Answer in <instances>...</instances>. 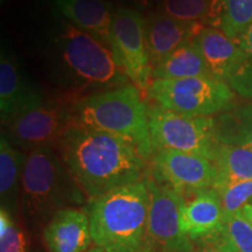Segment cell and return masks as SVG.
<instances>
[{
	"mask_svg": "<svg viewBox=\"0 0 252 252\" xmlns=\"http://www.w3.org/2000/svg\"><path fill=\"white\" fill-rule=\"evenodd\" d=\"M150 198L145 178L90 200L86 210L94 245L105 252H143Z\"/></svg>",
	"mask_w": 252,
	"mask_h": 252,
	"instance_id": "3",
	"label": "cell"
},
{
	"mask_svg": "<svg viewBox=\"0 0 252 252\" xmlns=\"http://www.w3.org/2000/svg\"><path fill=\"white\" fill-rule=\"evenodd\" d=\"M250 146H251V147H252V140H251V144H250Z\"/></svg>",
	"mask_w": 252,
	"mask_h": 252,
	"instance_id": "32",
	"label": "cell"
},
{
	"mask_svg": "<svg viewBox=\"0 0 252 252\" xmlns=\"http://www.w3.org/2000/svg\"><path fill=\"white\" fill-rule=\"evenodd\" d=\"M213 0H157L158 11L169 17L191 23L207 21Z\"/></svg>",
	"mask_w": 252,
	"mask_h": 252,
	"instance_id": "25",
	"label": "cell"
},
{
	"mask_svg": "<svg viewBox=\"0 0 252 252\" xmlns=\"http://www.w3.org/2000/svg\"><path fill=\"white\" fill-rule=\"evenodd\" d=\"M212 161L217 169V178L230 181L252 180V147L250 145L217 143Z\"/></svg>",
	"mask_w": 252,
	"mask_h": 252,
	"instance_id": "21",
	"label": "cell"
},
{
	"mask_svg": "<svg viewBox=\"0 0 252 252\" xmlns=\"http://www.w3.org/2000/svg\"><path fill=\"white\" fill-rule=\"evenodd\" d=\"M2 1H4V0H2Z\"/></svg>",
	"mask_w": 252,
	"mask_h": 252,
	"instance_id": "33",
	"label": "cell"
},
{
	"mask_svg": "<svg viewBox=\"0 0 252 252\" xmlns=\"http://www.w3.org/2000/svg\"><path fill=\"white\" fill-rule=\"evenodd\" d=\"M88 201L145 179L146 160L130 141L74 124L58 149Z\"/></svg>",
	"mask_w": 252,
	"mask_h": 252,
	"instance_id": "1",
	"label": "cell"
},
{
	"mask_svg": "<svg viewBox=\"0 0 252 252\" xmlns=\"http://www.w3.org/2000/svg\"><path fill=\"white\" fill-rule=\"evenodd\" d=\"M217 143L247 146L252 140V103L231 108L214 118Z\"/></svg>",
	"mask_w": 252,
	"mask_h": 252,
	"instance_id": "22",
	"label": "cell"
},
{
	"mask_svg": "<svg viewBox=\"0 0 252 252\" xmlns=\"http://www.w3.org/2000/svg\"><path fill=\"white\" fill-rule=\"evenodd\" d=\"M84 252H105L103 250V249H100V248H98V247H94V248H90V249H88L87 251H84Z\"/></svg>",
	"mask_w": 252,
	"mask_h": 252,
	"instance_id": "31",
	"label": "cell"
},
{
	"mask_svg": "<svg viewBox=\"0 0 252 252\" xmlns=\"http://www.w3.org/2000/svg\"><path fill=\"white\" fill-rule=\"evenodd\" d=\"M149 110L143 91L132 83L89 94L71 104L75 124L130 141L146 161L153 153Z\"/></svg>",
	"mask_w": 252,
	"mask_h": 252,
	"instance_id": "5",
	"label": "cell"
},
{
	"mask_svg": "<svg viewBox=\"0 0 252 252\" xmlns=\"http://www.w3.org/2000/svg\"><path fill=\"white\" fill-rule=\"evenodd\" d=\"M207 23L237 42L252 26V0H213Z\"/></svg>",
	"mask_w": 252,
	"mask_h": 252,
	"instance_id": "20",
	"label": "cell"
},
{
	"mask_svg": "<svg viewBox=\"0 0 252 252\" xmlns=\"http://www.w3.org/2000/svg\"><path fill=\"white\" fill-rule=\"evenodd\" d=\"M147 97L163 109L188 117H213L236 105L235 91L213 76L154 80Z\"/></svg>",
	"mask_w": 252,
	"mask_h": 252,
	"instance_id": "6",
	"label": "cell"
},
{
	"mask_svg": "<svg viewBox=\"0 0 252 252\" xmlns=\"http://www.w3.org/2000/svg\"><path fill=\"white\" fill-rule=\"evenodd\" d=\"M204 26L172 18L162 12H151L145 20V37L152 69L181 46L193 41Z\"/></svg>",
	"mask_w": 252,
	"mask_h": 252,
	"instance_id": "13",
	"label": "cell"
},
{
	"mask_svg": "<svg viewBox=\"0 0 252 252\" xmlns=\"http://www.w3.org/2000/svg\"><path fill=\"white\" fill-rule=\"evenodd\" d=\"M86 198L58 151L39 149L26 154L21 176L20 214L28 229L43 230L55 214L77 208Z\"/></svg>",
	"mask_w": 252,
	"mask_h": 252,
	"instance_id": "4",
	"label": "cell"
},
{
	"mask_svg": "<svg viewBox=\"0 0 252 252\" xmlns=\"http://www.w3.org/2000/svg\"><path fill=\"white\" fill-rule=\"evenodd\" d=\"M149 188V220L143 252H193V242L182 230L184 196L151 178Z\"/></svg>",
	"mask_w": 252,
	"mask_h": 252,
	"instance_id": "8",
	"label": "cell"
},
{
	"mask_svg": "<svg viewBox=\"0 0 252 252\" xmlns=\"http://www.w3.org/2000/svg\"><path fill=\"white\" fill-rule=\"evenodd\" d=\"M243 49L244 59L228 86L245 98L252 99V26L237 41Z\"/></svg>",
	"mask_w": 252,
	"mask_h": 252,
	"instance_id": "26",
	"label": "cell"
},
{
	"mask_svg": "<svg viewBox=\"0 0 252 252\" xmlns=\"http://www.w3.org/2000/svg\"><path fill=\"white\" fill-rule=\"evenodd\" d=\"M213 189L219 194L224 216L241 212L252 202V180L230 181L217 178Z\"/></svg>",
	"mask_w": 252,
	"mask_h": 252,
	"instance_id": "24",
	"label": "cell"
},
{
	"mask_svg": "<svg viewBox=\"0 0 252 252\" xmlns=\"http://www.w3.org/2000/svg\"><path fill=\"white\" fill-rule=\"evenodd\" d=\"M48 252H84L93 242L86 209L67 208L53 216L42 230Z\"/></svg>",
	"mask_w": 252,
	"mask_h": 252,
	"instance_id": "14",
	"label": "cell"
},
{
	"mask_svg": "<svg viewBox=\"0 0 252 252\" xmlns=\"http://www.w3.org/2000/svg\"><path fill=\"white\" fill-rule=\"evenodd\" d=\"M26 154L1 133L0 139V200L12 216L20 213L21 176Z\"/></svg>",
	"mask_w": 252,
	"mask_h": 252,
	"instance_id": "18",
	"label": "cell"
},
{
	"mask_svg": "<svg viewBox=\"0 0 252 252\" xmlns=\"http://www.w3.org/2000/svg\"><path fill=\"white\" fill-rule=\"evenodd\" d=\"M52 76L75 100L127 83L111 47L62 19L52 33Z\"/></svg>",
	"mask_w": 252,
	"mask_h": 252,
	"instance_id": "2",
	"label": "cell"
},
{
	"mask_svg": "<svg viewBox=\"0 0 252 252\" xmlns=\"http://www.w3.org/2000/svg\"><path fill=\"white\" fill-rule=\"evenodd\" d=\"M45 102L42 91L28 80L4 43L0 54V116L2 126L26 110Z\"/></svg>",
	"mask_w": 252,
	"mask_h": 252,
	"instance_id": "12",
	"label": "cell"
},
{
	"mask_svg": "<svg viewBox=\"0 0 252 252\" xmlns=\"http://www.w3.org/2000/svg\"><path fill=\"white\" fill-rule=\"evenodd\" d=\"M0 252H26V238L7 210H0Z\"/></svg>",
	"mask_w": 252,
	"mask_h": 252,
	"instance_id": "27",
	"label": "cell"
},
{
	"mask_svg": "<svg viewBox=\"0 0 252 252\" xmlns=\"http://www.w3.org/2000/svg\"><path fill=\"white\" fill-rule=\"evenodd\" d=\"M149 125L153 152L175 150L212 160L217 144L213 117H188L156 104L150 105Z\"/></svg>",
	"mask_w": 252,
	"mask_h": 252,
	"instance_id": "7",
	"label": "cell"
},
{
	"mask_svg": "<svg viewBox=\"0 0 252 252\" xmlns=\"http://www.w3.org/2000/svg\"><path fill=\"white\" fill-rule=\"evenodd\" d=\"M153 180L185 194L213 188L217 169L212 160L197 154L175 150H159L151 157Z\"/></svg>",
	"mask_w": 252,
	"mask_h": 252,
	"instance_id": "11",
	"label": "cell"
},
{
	"mask_svg": "<svg viewBox=\"0 0 252 252\" xmlns=\"http://www.w3.org/2000/svg\"><path fill=\"white\" fill-rule=\"evenodd\" d=\"M127 1L131 2L132 5H134L138 11H139V9H146L151 7L157 0H127Z\"/></svg>",
	"mask_w": 252,
	"mask_h": 252,
	"instance_id": "29",
	"label": "cell"
},
{
	"mask_svg": "<svg viewBox=\"0 0 252 252\" xmlns=\"http://www.w3.org/2000/svg\"><path fill=\"white\" fill-rule=\"evenodd\" d=\"M212 76L196 43L193 41L181 46L168 58L152 69L154 80H181V78Z\"/></svg>",
	"mask_w": 252,
	"mask_h": 252,
	"instance_id": "19",
	"label": "cell"
},
{
	"mask_svg": "<svg viewBox=\"0 0 252 252\" xmlns=\"http://www.w3.org/2000/svg\"><path fill=\"white\" fill-rule=\"evenodd\" d=\"M241 214H242V215H243L244 219L247 220L248 222L252 225V202L247 204V206H244L243 208H242Z\"/></svg>",
	"mask_w": 252,
	"mask_h": 252,
	"instance_id": "30",
	"label": "cell"
},
{
	"mask_svg": "<svg viewBox=\"0 0 252 252\" xmlns=\"http://www.w3.org/2000/svg\"><path fill=\"white\" fill-rule=\"evenodd\" d=\"M63 19L112 48L111 6L106 0H52Z\"/></svg>",
	"mask_w": 252,
	"mask_h": 252,
	"instance_id": "17",
	"label": "cell"
},
{
	"mask_svg": "<svg viewBox=\"0 0 252 252\" xmlns=\"http://www.w3.org/2000/svg\"><path fill=\"white\" fill-rule=\"evenodd\" d=\"M146 18L137 8L121 7L113 11L112 49L125 69L128 80L141 91L152 82V64L145 37Z\"/></svg>",
	"mask_w": 252,
	"mask_h": 252,
	"instance_id": "10",
	"label": "cell"
},
{
	"mask_svg": "<svg viewBox=\"0 0 252 252\" xmlns=\"http://www.w3.org/2000/svg\"><path fill=\"white\" fill-rule=\"evenodd\" d=\"M182 230L191 242L215 234L224 220L222 203L215 189H200L181 194Z\"/></svg>",
	"mask_w": 252,
	"mask_h": 252,
	"instance_id": "15",
	"label": "cell"
},
{
	"mask_svg": "<svg viewBox=\"0 0 252 252\" xmlns=\"http://www.w3.org/2000/svg\"><path fill=\"white\" fill-rule=\"evenodd\" d=\"M74 124L71 105L45 100L6 124L7 139L27 152L39 149L58 151L65 132Z\"/></svg>",
	"mask_w": 252,
	"mask_h": 252,
	"instance_id": "9",
	"label": "cell"
},
{
	"mask_svg": "<svg viewBox=\"0 0 252 252\" xmlns=\"http://www.w3.org/2000/svg\"><path fill=\"white\" fill-rule=\"evenodd\" d=\"M213 235L230 252H252V225L241 212L224 216L220 228Z\"/></svg>",
	"mask_w": 252,
	"mask_h": 252,
	"instance_id": "23",
	"label": "cell"
},
{
	"mask_svg": "<svg viewBox=\"0 0 252 252\" xmlns=\"http://www.w3.org/2000/svg\"><path fill=\"white\" fill-rule=\"evenodd\" d=\"M196 249L193 252H230L224 245L220 244L214 236H208L202 239H198Z\"/></svg>",
	"mask_w": 252,
	"mask_h": 252,
	"instance_id": "28",
	"label": "cell"
},
{
	"mask_svg": "<svg viewBox=\"0 0 252 252\" xmlns=\"http://www.w3.org/2000/svg\"><path fill=\"white\" fill-rule=\"evenodd\" d=\"M194 42L202 53L210 75L229 84L244 59V52L238 43L217 28L206 26L200 31Z\"/></svg>",
	"mask_w": 252,
	"mask_h": 252,
	"instance_id": "16",
	"label": "cell"
}]
</instances>
